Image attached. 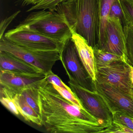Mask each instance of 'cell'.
Segmentation results:
<instances>
[{"label": "cell", "mask_w": 133, "mask_h": 133, "mask_svg": "<svg viewBox=\"0 0 133 133\" xmlns=\"http://www.w3.org/2000/svg\"><path fill=\"white\" fill-rule=\"evenodd\" d=\"M23 4L24 6L32 4L35 5L43 1V0H23Z\"/></svg>", "instance_id": "83f0119b"}, {"label": "cell", "mask_w": 133, "mask_h": 133, "mask_svg": "<svg viewBox=\"0 0 133 133\" xmlns=\"http://www.w3.org/2000/svg\"><path fill=\"white\" fill-rule=\"evenodd\" d=\"M114 0H99L98 41L96 48L103 50L106 43V28Z\"/></svg>", "instance_id": "5bb4252c"}, {"label": "cell", "mask_w": 133, "mask_h": 133, "mask_svg": "<svg viewBox=\"0 0 133 133\" xmlns=\"http://www.w3.org/2000/svg\"><path fill=\"white\" fill-rule=\"evenodd\" d=\"M0 70L7 71L20 74L32 76L44 73L38 68L25 62L22 59L10 53L1 50Z\"/></svg>", "instance_id": "4fadbf2b"}, {"label": "cell", "mask_w": 133, "mask_h": 133, "mask_svg": "<svg viewBox=\"0 0 133 133\" xmlns=\"http://www.w3.org/2000/svg\"><path fill=\"white\" fill-rule=\"evenodd\" d=\"M124 17V26L133 24V0H119Z\"/></svg>", "instance_id": "d6986e66"}, {"label": "cell", "mask_w": 133, "mask_h": 133, "mask_svg": "<svg viewBox=\"0 0 133 133\" xmlns=\"http://www.w3.org/2000/svg\"><path fill=\"white\" fill-rule=\"evenodd\" d=\"M71 39L74 43L83 66L95 83L96 81V67L93 48L89 45L84 37L77 32L73 33Z\"/></svg>", "instance_id": "7c38bea8"}, {"label": "cell", "mask_w": 133, "mask_h": 133, "mask_svg": "<svg viewBox=\"0 0 133 133\" xmlns=\"http://www.w3.org/2000/svg\"><path fill=\"white\" fill-rule=\"evenodd\" d=\"M113 121L119 123L133 130V117L122 112L116 111L112 113Z\"/></svg>", "instance_id": "44dd1931"}, {"label": "cell", "mask_w": 133, "mask_h": 133, "mask_svg": "<svg viewBox=\"0 0 133 133\" xmlns=\"http://www.w3.org/2000/svg\"><path fill=\"white\" fill-rule=\"evenodd\" d=\"M125 35L127 63L133 66V24L123 27Z\"/></svg>", "instance_id": "ac0fdd59"}, {"label": "cell", "mask_w": 133, "mask_h": 133, "mask_svg": "<svg viewBox=\"0 0 133 133\" xmlns=\"http://www.w3.org/2000/svg\"><path fill=\"white\" fill-rule=\"evenodd\" d=\"M46 78L45 73L32 76L1 70L0 97L13 98L15 95L21 94L26 89L38 86Z\"/></svg>", "instance_id": "9c48e42d"}, {"label": "cell", "mask_w": 133, "mask_h": 133, "mask_svg": "<svg viewBox=\"0 0 133 133\" xmlns=\"http://www.w3.org/2000/svg\"><path fill=\"white\" fill-rule=\"evenodd\" d=\"M130 65V68L131 80V82H132V84L133 85V66L131 65Z\"/></svg>", "instance_id": "f1b7e54d"}, {"label": "cell", "mask_w": 133, "mask_h": 133, "mask_svg": "<svg viewBox=\"0 0 133 133\" xmlns=\"http://www.w3.org/2000/svg\"><path fill=\"white\" fill-rule=\"evenodd\" d=\"M102 50L121 56L127 62L123 26L117 18L109 17L106 28V43Z\"/></svg>", "instance_id": "8fae6325"}, {"label": "cell", "mask_w": 133, "mask_h": 133, "mask_svg": "<svg viewBox=\"0 0 133 133\" xmlns=\"http://www.w3.org/2000/svg\"><path fill=\"white\" fill-rule=\"evenodd\" d=\"M21 12V11H18L14 13L12 15L6 18L3 20L0 24V38H2L4 36V32L6 30L9 25L14 20L15 18L17 17Z\"/></svg>", "instance_id": "4316f807"}, {"label": "cell", "mask_w": 133, "mask_h": 133, "mask_svg": "<svg viewBox=\"0 0 133 133\" xmlns=\"http://www.w3.org/2000/svg\"><path fill=\"white\" fill-rule=\"evenodd\" d=\"M52 84L54 88L61 94L64 98L67 99L69 102L74 104V105L80 107V108L84 109L85 108L83 106L81 101L77 98V97L75 95L74 93L72 92V90H68L66 89L61 88V87L57 86L54 84Z\"/></svg>", "instance_id": "7402d4cb"}, {"label": "cell", "mask_w": 133, "mask_h": 133, "mask_svg": "<svg viewBox=\"0 0 133 133\" xmlns=\"http://www.w3.org/2000/svg\"><path fill=\"white\" fill-rule=\"evenodd\" d=\"M95 90L99 94L112 114L119 111L133 117V98L117 89L105 84L94 83Z\"/></svg>", "instance_id": "30bf717a"}, {"label": "cell", "mask_w": 133, "mask_h": 133, "mask_svg": "<svg viewBox=\"0 0 133 133\" xmlns=\"http://www.w3.org/2000/svg\"><path fill=\"white\" fill-rule=\"evenodd\" d=\"M13 99L20 115L25 120L38 126H43L40 115L28 104L22 94L15 95Z\"/></svg>", "instance_id": "9a60e30c"}, {"label": "cell", "mask_w": 133, "mask_h": 133, "mask_svg": "<svg viewBox=\"0 0 133 133\" xmlns=\"http://www.w3.org/2000/svg\"><path fill=\"white\" fill-rule=\"evenodd\" d=\"M133 133V130L119 123L113 121L112 124L100 131V133Z\"/></svg>", "instance_id": "603a6c76"}, {"label": "cell", "mask_w": 133, "mask_h": 133, "mask_svg": "<svg viewBox=\"0 0 133 133\" xmlns=\"http://www.w3.org/2000/svg\"><path fill=\"white\" fill-rule=\"evenodd\" d=\"M4 37L17 45L35 51H54L62 53L66 44L47 37L20 23L5 33Z\"/></svg>", "instance_id": "277c9868"}, {"label": "cell", "mask_w": 133, "mask_h": 133, "mask_svg": "<svg viewBox=\"0 0 133 133\" xmlns=\"http://www.w3.org/2000/svg\"><path fill=\"white\" fill-rule=\"evenodd\" d=\"M0 100L1 103L13 114L16 116L20 115L13 98L1 96Z\"/></svg>", "instance_id": "d4e9b609"}, {"label": "cell", "mask_w": 133, "mask_h": 133, "mask_svg": "<svg viewBox=\"0 0 133 133\" xmlns=\"http://www.w3.org/2000/svg\"><path fill=\"white\" fill-rule=\"evenodd\" d=\"M38 86L28 88L22 91L21 94L24 96L28 104L40 115L38 105Z\"/></svg>", "instance_id": "e0dca14e"}, {"label": "cell", "mask_w": 133, "mask_h": 133, "mask_svg": "<svg viewBox=\"0 0 133 133\" xmlns=\"http://www.w3.org/2000/svg\"><path fill=\"white\" fill-rule=\"evenodd\" d=\"M60 61L69 79L85 88L95 90L94 83L83 66L71 39L65 45L61 54Z\"/></svg>", "instance_id": "ba28073f"}, {"label": "cell", "mask_w": 133, "mask_h": 133, "mask_svg": "<svg viewBox=\"0 0 133 133\" xmlns=\"http://www.w3.org/2000/svg\"><path fill=\"white\" fill-rule=\"evenodd\" d=\"M109 17L117 18L120 20L123 26L125 24L124 17L119 0H114L111 5Z\"/></svg>", "instance_id": "cb8c5ba5"}, {"label": "cell", "mask_w": 133, "mask_h": 133, "mask_svg": "<svg viewBox=\"0 0 133 133\" xmlns=\"http://www.w3.org/2000/svg\"><path fill=\"white\" fill-rule=\"evenodd\" d=\"M20 23L64 44L71 39L74 33L65 17L56 11L41 10L32 12Z\"/></svg>", "instance_id": "3957f363"}, {"label": "cell", "mask_w": 133, "mask_h": 133, "mask_svg": "<svg viewBox=\"0 0 133 133\" xmlns=\"http://www.w3.org/2000/svg\"><path fill=\"white\" fill-rule=\"evenodd\" d=\"M99 9V0H67L55 11L65 17L73 32L84 37L94 49L98 41Z\"/></svg>", "instance_id": "7a4b0ae2"}, {"label": "cell", "mask_w": 133, "mask_h": 133, "mask_svg": "<svg viewBox=\"0 0 133 133\" xmlns=\"http://www.w3.org/2000/svg\"><path fill=\"white\" fill-rule=\"evenodd\" d=\"M95 63L96 68L109 66L119 61H125L126 59L121 56L104 51L98 48L93 49Z\"/></svg>", "instance_id": "2e32d148"}, {"label": "cell", "mask_w": 133, "mask_h": 133, "mask_svg": "<svg viewBox=\"0 0 133 133\" xmlns=\"http://www.w3.org/2000/svg\"><path fill=\"white\" fill-rule=\"evenodd\" d=\"M45 74L47 80L49 82L54 84L61 88L66 89L70 91L71 90L70 87H68L67 85H66L62 81L61 79L57 75L55 74L52 70Z\"/></svg>", "instance_id": "484cf974"}, {"label": "cell", "mask_w": 133, "mask_h": 133, "mask_svg": "<svg viewBox=\"0 0 133 133\" xmlns=\"http://www.w3.org/2000/svg\"><path fill=\"white\" fill-rule=\"evenodd\" d=\"M66 1L67 0H43L38 4L32 6L27 11L30 12L35 10H46L54 11L59 4Z\"/></svg>", "instance_id": "ffe728a7"}, {"label": "cell", "mask_w": 133, "mask_h": 133, "mask_svg": "<svg viewBox=\"0 0 133 133\" xmlns=\"http://www.w3.org/2000/svg\"><path fill=\"white\" fill-rule=\"evenodd\" d=\"M69 86L84 107L92 115L107 127L113 122L112 115L102 96L96 91H91L70 79Z\"/></svg>", "instance_id": "52a82bcc"}, {"label": "cell", "mask_w": 133, "mask_h": 133, "mask_svg": "<svg viewBox=\"0 0 133 133\" xmlns=\"http://www.w3.org/2000/svg\"><path fill=\"white\" fill-rule=\"evenodd\" d=\"M0 50L10 53L38 68L45 74L52 70L57 61L61 60L59 51H35L24 48L6 38H0Z\"/></svg>", "instance_id": "5b68a950"}, {"label": "cell", "mask_w": 133, "mask_h": 133, "mask_svg": "<svg viewBox=\"0 0 133 133\" xmlns=\"http://www.w3.org/2000/svg\"><path fill=\"white\" fill-rule=\"evenodd\" d=\"M38 105L43 126L52 133H100L107 127L85 108L64 98L46 79L38 86Z\"/></svg>", "instance_id": "6da1fadb"}, {"label": "cell", "mask_w": 133, "mask_h": 133, "mask_svg": "<svg viewBox=\"0 0 133 133\" xmlns=\"http://www.w3.org/2000/svg\"><path fill=\"white\" fill-rule=\"evenodd\" d=\"M95 82L111 85L133 98L130 68L127 62L119 61L109 66L96 68Z\"/></svg>", "instance_id": "8992f818"}]
</instances>
